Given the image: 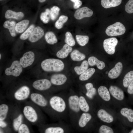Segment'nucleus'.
Listing matches in <instances>:
<instances>
[{
  "mask_svg": "<svg viewBox=\"0 0 133 133\" xmlns=\"http://www.w3.org/2000/svg\"><path fill=\"white\" fill-rule=\"evenodd\" d=\"M126 31L124 25L121 23L117 22L108 26L105 33L108 36H113L120 35L124 34Z\"/></svg>",
  "mask_w": 133,
  "mask_h": 133,
  "instance_id": "7",
  "label": "nucleus"
},
{
  "mask_svg": "<svg viewBox=\"0 0 133 133\" xmlns=\"http://www.w3.org/2000/svg\"><path fill=\"white\" fill-rule=\"evenodd\" d=\"M35 59V55L33 51H30L25 53L19 60L22 67L25 68L31 65Z\"/></svg>",
  "mask_w": 133,
  "mask_h": 133,
  "instance_id": "13",
  "label": "nucleus"
},
{
  "mask_svg": "<svg viewBox=\"0 0 133 133\" xmlns=\"http://www.w3.org/2000/svg\"><path fill=\"white\" fill-rule=\"evenodd\" d=\"M96 89L93 87L90 90L87 91L86 93V96L92 99L93 96L96 94Z\"/></svg>",
  "mask_w": 133,
  "mask_h": 133,
  "instance_id": "45",
  "label": "nucleus"
},
{
  "mask_svg": "<svg viewBox=\"0 0 133 133\" xmlns=\"http://www.w3.org/2000/svg\"><path fill=\"white\" fill-rule=\"evenodd\" d=\"M79 104L81 111L84 112H88L90 109L86 99L83 96H79Z\"/></svg>",
  "mask_w": 133,
  "mask_h": 133,
  "instance_id": "30",
  "label": "nucleus"
},
{
  "mask_svg": "<svg viewBox=\"0 0 133 133\" xmlns=\"http://www.w3.org/2000/svg\"><path fill=\"white\" fill-rule=\"evenodd\" d=\"M50 108L53 113H61L66 110V104L64 99L57 95L47 97Z\"/></svg>",
  "mask_w": 133,
  "mask_h": 133,
  "instance_id": "6",
  "label": "nucleus"
},
{
  "mask_svg": "<svg viewBox=\"0 0 133 133\" xmlns=\"http://www.w3.org/2000/svg\"><path fill=\"white\" fill-rule=\"evenodd\" d=\"M68 19V17L67 16L64 15L61 16L55 23V27L58 29H61L64 24L67 21Z\"/></svg>",
  "mask_w": 133,
  "mask_h": 133,
  "instance_id": "37",
  "label": "nucleus"
},
{
  "mask_svg": "<svg viewBox=\"0 0 133 133\" xmlns=\"http://www.w3.org/2000/svg\"><path fill=\"white\" fill-rule=\"evenodd\" d=\"M125 10L128 13H133V0H129L128 1L125 5Z\"/></svg>",
  "mask_w": 133,
  "mask_h": 133,
  "instance_id": "44",
  "label": "nucleus"
},
{
  "mask_svg": "<svg viewBox=\"0 0 133 133\" xmlns=\"http://www.w3.org/2000/svg\"><path fill=\"white\" fill-rule=\"evenodd\" d=\"M76 38L78 43L82 46H85L88 42L89 38L87 35H77Z\"/></svg>",
  "mask_w": 133,
  "mask_h": 133,
  "instance_id": "38",
  "label": "nucleus"
},
{
  "mask_svg": "<svg viewBox=\"0 0 133 133\" xmlns=\"http://www.w3.org/2000/svg\"><path fill=\"white\" fill-rule=\"evenodd\" d=\"M85 87L87 91L92 88L93 87V86L92 83H88L85 84Z\"/></svg>",
  "mask_w": 133,
  "mask_h": 133,
  "instance_id": "48",
  "label": "nucleus"
},
{
  "mask_svg": "<svg viewBox=\"0 0 133 133\" xmlns=\"http://www.w3.org/2000/svg\"><path fill=\"white\" fill-rule=\"evenodd\" d=\"M32 93L29 86L23 85L14 91L6 94V96L9 100L19 103L24 102L29 98Z\"/></svg>",
  "mask_w": 133,
  "mask_h": 133,
  "instance_id": "2",
  "label": "nucleus"
},
{
  "mask_svg": "<svg viewBox=\"0 0 133 133\" xmlns=\"http://www.w3.org/2000/svg\"><path fill=\"white\" fill-rule=\"evenodd\" d=\"M88 62L90 66L96 65L97 68L100 70L103 69L105 66V64L104 62L99 60L94 56H91L89 58Z\"/></svg>",
  "mask_w": 133,
  "mask_h": 133,
  "instance_id": "24",
  "label": "nucleus"
},
{
  "mask_svg": "<svg viewBox=\"0 0 133 133\" xmlns=\"http://www.w3.org/2000/svg\"><path fill=\"white\" fill-rule=\"evenodd\" d=\"M70 0L74 3V4L73 5V8L75 9H78L82 4V2L80 0Z\"/></svg>",
  "mask_w": 133,
  "mask_h": 133,
  "instance_id": "46",
  "label": "nucleus"
},
{
  "mask_svg": "<svg viewBox=\"0 0 133 133\" xmlns=\"http://www.w3.org/2000/svg\"><path fill=\"white\" fill-rule=\"evenodd\" d=\"M41 3H42L44 2L46 0H38Z\"/></svg>",
  "mask_w": 133,
  "mask_h": 133,
  "instance_id": "49",
  "label": "nucleus"
},
{
  "mask_svg": "<svg viewBox=\"0 0 133 133\" xmlns=\"http://www.w3.org/2000/svg\"><path fill=\"white\" fill-rule=\"evenodd\" d=\"M22 67L20 62L18 60L13 61L9 67L5 70V74L7 76H12L15 77L19 76L23 70Z\"/></svg>",
  "mask_w": 133,
  "mask_h": 133,
  "instance_id": "8",
  "label": "nucleus"
},
{
  "mask_svg": "<svg viewBox=\"0 0 133 133\" xmlns=\"http://www.w3.org/2000/svg\"><path fill=\"white\" fill-rule=\"evenodd\" d=\"M42 69L47 72H59L62 70L64 64L61 60L55 58H49L43 60L41 64Z\"/></svg>",
  "mask_w": 133,
  "mask_h": 133,
  "instance_id": "5",
  "label": "nucleus"
},
{
  "mask_svg": "<svg viewBox=\"0 0 133 133\" xmlns=\"http://www.w3.org/2000/svg\"><path fill=\"white\" fill-rule=\"evenodd\" d=\"M22 110L25 119L30 124L38 127L43 124L44 118L40 109L31 101L25 103Z\"/></svg>",
  "mask_w": 133,
  "mask_h": 133,
  "instance_id": "1",
  "label": "nucleus"
},
{
  "mask_svg": "<svg viewBox=\"0 0 133 133\" xmlns=\"http://www.w3.org/2000/svg\"><path fill=\"white\" fill-rule=\"evenodd\" d=\"M16 24L14 21H10L8 20L5 21L3 23V26L9 30L11 35L13 37L16 36L15 26Z\"/></svg>",
  "mask_w": 133,
  "mask_h": 133,
  "instance_id": "27",
  "label": "nucleus"
},
{
  "mask_svg": "<svg viewBox=\"0 0 133 133\" xmlns=\"http://www.w3.org/2000/svg\"><path fill=\"white\" fill-rule=\"evenodd\" d=\"M130 133H133V129H132L130 132Z\"/></svg>",
  "mask_w": 133,
  "mask_h": 133,
  "instance_id": "50",
  "label": "nucleus"
},
{
  "mask_svg": "<svg viewBox=\"0 0 133 133\" xmlns=\"http://www.w3.org/2000/svg\"><path fill=\"white\" fill-rule=\"evenodd\" d=\"M123 68L122 63L120 62L117 63L115 66L108 72V77L111 79H115L120 75Z\"/></svg>",
  "mask_w": 133,
  "mask_h": 133,
  "instance_id": "19",
  "label": "nucleus"
},
{
  "mask_svg": "<svg viewBox=\"0 0 133 133\" xmlns=\"http://www.w3.org/2000/svg\"><path fill=\"white\" fill-rule=\"evenodd\" d=\"M30 124L25 119L19 126L17 133H30L33 132L32 130L29 125Z\"/></svg>",
  "mask_w": 133,
  "mask_h": 133,
  "instance_id": "29",
  "label": "nucleus"
},
{
  "mask_svg": "<svg viewBox=\"0 0 133 133\" xmlns=\"http://www.w3.org/2000/svg\"><path fill=\"white\" fill-rule=\"evenodd\" d=\"M109 91L111 95L117 100H121L124 99V92L118 87L111 85L109 88Z\"/></svg>",
  "mask_w": 133,
  "mask_h": 133,
  "instance_id": "17",
  "label": "nucleus"
},
{
  "mask_svg": "<svg viewBox=\"0 0 133 133\" xmlns=\"http://www.w3.org/2000/svg\"><path fill=\"white\" fill-rule=\"evenodd\" d=\"M88 64L87 61L84 60L82 62L80 66H76L74 67V71L77 75H80L88 69Z\"/></svg>",
  "mask_w": 133,
  "mask_h": 133,
  "instance_id": "35",
  "label": "nucleus"
},
{
  "mask_svg": "<svg viewBox=\"0 0 133 133\" xmlns=\"http://www.w3.org/2000/svg\"><path fill=\"white\" fill-rule=\"evenodd\" d=\"M44 34L43 29L39 26H37L34 28L29 37V41L32 43L36 42L42 38Z\"/></svg>",
  "mask_w": 133,
  "mask_h": 133,
  "instance_id": "16",
  "label": "nucleus"
},
{
  "mask_svg": "<svg viewBox=\"0 0 133 133\" xmlns=\"http://www.w3.org/2000/svg\"><path fill=\"white\" fill-rule=\"evenodd\" d=\"M29 23V21L27 19H24L16 24L15 30L17 33L23 32L26 29Z\"/></svg>",
  "mask_w": 133,
  "mask_h": 133,
  "instance_id": "28",
  "label": "nucleus"
},
{
  "mask_svg": "<svg viewBox=\"0 0 133 133\" xmlns=\"http://www.w3.org/2000/svg\"><path fill=\"white\" fill-rule=\"evenodd\" d=\"M70 57L73 61H80L84 60L85 58V56L78 50H75L71 53Z\"/></svg>",
  "mask_w": 133,
  "mask_h": 133,
  "instance_id": "33",
  "label": "nucleus"
},
{
  "mask_svg": "<svg viewBox=\"0 0 133 133\" xmlns=\"http://www.w3.org/2000/svg\"><path fill=\"white\" fill-rule=\"evenodd\" d=\"M52 83L50 80L46 79L36 80L34 81L32 86L35 90L40 92H44L50 89Z\"/></svg>",
  "mask_w": 133,
  "mask_h": 133,
  "instance_id": "9",
  "label": "nucleus"
},
{
  "mask_svg": "<svg viewBox=\"0 0 133 133\" xmlns=\"http://www.w3.org/2000/svg\"><path fill=\"white\" fill-rule=\"evenodd\" d=\"M1 58V54H0V59Z\"/></svg>",
  "mask_w": 133,
  "mask_h": 133,
  "instance_id": "51",
  "label": "nucleus"
},
{
  "mask_svg": "<svg viewBox=\"0 0 133 133\" xmlns=\"http://www.w3.org/2000/svg\"><path fill=\"white\" fill-rule=\"evenodd\" d=\"M133 80V71L128 72L125 75L123 80V85L125 87H127Z\"/></svg>",
  "mask_w": 133,
  "mask_h": 133,
  "instance_id": "36",
  "label": "nucleus"
},
{
  "mask_svg": "<svg viewBox=\"0 0 133 133\" xmlns=\"http://www.w3.org/2000/svg\"><path fill=\"white\" fill-rule=\"evenodd\" d=\"M97 115L100 119L105 122L110 123L114 120L113 116L103 109L99 110L98 112Z\"/></svg>",
  "mask_w": 133,
  "mask_h": 133,
  "instance_id": "20",
  "label": "nucleus"
},
{
  "mask_svg": "<svg viewBox=\"0 0 133 133\" xmlns=\"http://www.w3.org/2000/svg\"><path fill=\"white\" fill-rule=\"evenodd\" d=\"M50 18V10L48 8L46 9L44 12H42L40 16V19L45 24L49 22Z\"/></svg>",
  "mask_w": 133,
  "mask_h": 133,
  "instance_id": "40",
  "label": "nucleus"
},
{
  "mask_svg": "<svg viewBox=\"0 0 133 133\" xmlns=\"http://www.w3.org/2000/svg\"><path fill=\"white\" fill-rule=\"evenodd\" d=\"M24 14L22 12H16L11 10H8L6 12L5 17L7 19L13 18L17 20H19L23 18Z\"/></svg>",
  "mask_w": 133,
  "mask_h": 133,
  "instance_id": "23",
  "label": "nucleus"
},
{
  "mask_svg": "<svg viewBox=\"0 0 133 133\" xmlns=\"http://www.w3.org/2000/svg\"><path fill=\"white\" fill-rule=\"evenodd\" d=\"M40 132L44 133H64V129L60 126L54 125H44V124L38 127Z\"/></svg>",
  "mask_w": 133,
  "mask_h": 133,
  "instance_id": "14",
  "label": "nucleus"
},
{
  "mask_svg": "<svg viewBox=\"0 0 133 133\" xmlns=\"http://www.w3.org/2000/svg\"><path fill=\"white\" fill-rule=\"evenodd\" d=\"M79 96L76 94L71 95L68 99L69 108L72 113L78 114L81 111L79 104Z\"/></svg>",
  "mask_w": 133,
  "mask_h": 133,
  "instance_id": "10",
  "label": "nucleus"
},
{
  "mask_svg": "<svg viewBox=\"0 0 133 133\" xmlns=\"http://www.w3.org/2000/svg\"><path fill=\"white\" fill-rule=\"evenodd\" d=\"M60 10V9L57 6H54L50 10V17L52 20H55L57 17Z\"/></svg>",
  "mask_w": 133,
  "mask_h": 133,
  "instance_id": "42",
  "label": "nucleus"
},
{
  "mask_svg": "<svg viewBox=\"0 0 133 133\" xmlns=\"http://www.w3.org/2000/svg\"><path fill=\"white\" fill-rule=\"evenodd\" d=\"M14 105H11L5 102L0 103V120H9Z\"/></svg>",
  "mask_w": 133,
  "mask_h": 133,
  "instance_id": "11",
  "label": "nucleus"
},
{
  "mask_svg": "<svg viewBox=\"0 0 133 133\" xmlns=\"http://www.w3.org/2000/svg\"><path fill=\"white\" fill-rule=\"evenodd\" d=\"M92 118V116L90 114L87 112L83 113L80 116L78 121L79 127L81 128H83L86 125Z\"/></svg>",
  "mask_w": 133,
  "mask_h": 133,
  "instance_id": "21",
  "label": "nucleus"
},
{
  "mask_svg": "<svg viewBox=\"0 0 133 133\" xmlns=\"http://www.w3.org/2000/svg\"><path fill=\"white\" fill-rule=\"evenodd\" d=\"M98 92L100 96L104 100L108 101L110 100L111 97L110 92L105 86H101L98 88Z\"/></svg>",
  "mask_w": 133,
  "mask_h": 133,
  "instance_id": "25",
  "label": "nucleus"
},
{
  "mask_svg": "<svg viewBox=\"0 0 133 133\" xmlns=\"http://www.w3.org/2000/svg\"><path fill=\"white\" fill-rule=\"evenodd\" d=\"M122 0H101L102 6L105 8L115 7L120 5Z\"/></svg>",
  "mask_w": 133,
  "mask_h": 133,
  "instance_id": "26",
  "label": "nucleus"
},
{
  "mask_svg": "<svg viewBox=\"0 0 133 133\" xmlns=\"http://www.w3.org/2000/svg\"><path fill=\"white\" fill-rule=\"evenodd\" d=\"M25 119L22 110L19 106L15 104L9 119L13 132L17 133L19 126Z\"/></svg>",
  "mask_w": 133,
  "mask_h": 133,
  "instance_id": "4",
  "label": "nucleus"
},
{
  "mask_svg": "<svg viewBox=\"0 0 133 133\" xmlns=\"http://www.w3.org/2000/svg\"><path fill=\"white\" fill-rule=\"evenodd\" d=\"M127 92L130 94H133V80L128 86Z\"/></svg>",
  "mask_w": 133,
  "mask_h": 133,
  "instance_id": "47",
  "label": "nucleus"
},
{
  "mask_svg": "<svg viewBox=\"0 0 133 133\" xmlns=\"http://www.w3.org/2000/svg\"><path fill=\"white\" fill-rule=\"evenodd\" d=\"M118 42L117 39L112 37L105 39L103 42V47L105 51L108 54H114L115 51V47Z\"/></svg>",
  "mask_w": 133,
  "mask_h": 133,
  "instance_id": "12",
  "label": "nucleus"
},
{
  "mask_svg": "<svg viewBox=\"0 0 133 133\" xmlns=\"http://www.w3.org/2000/svg\"><path fill=\"white\" fill-rule=\"evenodd\" d=\"M45 38L47 42L50 45H53L55 44L58 41L57 38L55 34L51 31H49L46 33Z\"/></svg>",
  "mask_w": 133,
  "mask_h": 133,
  "instance_id": "32",
  "label": "nucleus"
},
{
  "mask_svg": "<svg viewBox=\"0 0 133 133\" xmlns=\"http://www.w3.org/2000/svg\"><path fill=\"white\" fill-rule=\"evenodd\" d=\"M29 99L32 102L47 113L50 114L53 113L48 98L45 95L38 92H32Z\"/></svg>",
  "mask_w": 133,
  "mask_h": 133,
  "instance_id": "3",
  "label": "nucleus"
},
{
  "mask_svg": "<svg viewBox=\"0 0 133 133\" xmlns=\"http://www.w3.org/2000/svg\"><path fill=\"white\" fill-rule=\"evenodd\" d=\"M65 42L66 44L71 47L74 46L75 44V41L72 34L69 32L66 33Z\"/></svg>",
  "mask_w": 133,
  "mask_h": 133,
  "instance_id": "41",
  "label": "nucleus"
},
{
  "mask_svg": "<svg viewBox=\"0 0 133 133\" xmlns=\"http://www.w3.org/2000/svg\"><path fill=\"white\" fill-rule=\"evenodd\" d=\"M33 24L31 25L29 28L20 36V38L22 40H25L30 37L34 28Z\"/></svg>",
  "mask_w": 133,
  "mask_h": 133,
  "instance_id": "39",
  "label": "nucleus"
},
{
  "mask_svg": "<svg viewBox=\"0 0 133 133\" xmlns=\"http://www.w3.org/2000/svg\"><path fill=\"white\" fill-rule=\"evenodd\" d=\"M67 80V77L65 75L57 74L52 75L50 77V81L53 85H60L64 84Z\"/></svg>",
  "mask_w": 133,
  "mask_h": 133,
  "instance_id": "18",
  "label": "nucleus"
},
{
  "mask_svg": "<svg viewBox=\"0 0 133 133\" xmlns=\"http://www.w3.org/2000/svg\"><path fill=\"white\" fill-rule=\"evenodd\" d=\"M0 0V1H1V0Z\"/></svg>",
  "mask_w": 133,
  "mask_h": 133,
  "instance_id": "52",
  "label": "nucleus"
},
{
  "mask_svg": "<svg viewBox=\"0 0 133 133\" xmlns=\"http://www.w3.org/2000/svg\"><path fill=\"white\" fill-rule=\"evenodd\" d=\"M99 132L100 133H113L114 132L111 128L106 125H103L100 127Z\"/></svg>",
  "mask_w": 133,
  "mask_h": 133,
  "instance_id": "43",
  "label": "nucleus"
},
{
  "mask_svg": "<svg viewBox=\"0 0 133 133\" xmlns=\"http://www.w3.org/2000/svg\"><path fill=\"white\" fill-rule=\"evenodd\" d=\"M93 11L87 7H83L77 9L74 14V17L78 20L81 19L85 17H89L92 16Z\"/></svg>",
  "mask_w": 133,
  "mask_h": 133,
  "instance_id": "15",
  "label": "nucleus"
},
{
  "mask_svg": "<svg viewBox=\"0 0 133 133\" xmlns=\"http://www.w3.org/2000/svg\"><path fill=\"white\" fill-rule=\"evenodd\" d=\"M122 115L126 117L130 122H133V110L127 108H122L120 111Z\"/></svg>",
  "mask_w": 133,
  "mask_h": 133,
  "instance_id": "34",
  "label": "nucleus"
},
{
  "mask_svg": "<svg viewBox=\"0 0 133 133\" xmlns=\"http://www.w3.org/2000/svg\"><path fill=\"white\" fill-rule=\"evenodd\" d=\"M72 49L71 46L67 44H65L62 48L58 51L56 54L57 56L59 58L63 59L66 57L71 52Z\"/></svg>",
  "mask_w": 133,
  "mask_h": 133,
  "instance_id": "22",
  "label": "nucleus"
},
{
  "mask_svg": "<svg viewBox=\"0 0 133 133\" xmlns=\"http://www.w3.org/2000/svg\"><path fill=\"white\" fill-rule=\"evenodd\" d=\"M95 71V70L94 68L88 69L86 71L80 75L79 77V80L82 81L88 80L94 73Z\"/></svg>",
  "mask_w": 133,
  "mask_h": 133,
  "instance_id": "31",
  "label": "nucleus"
},
{
  "mask_svg": "<svg viewBox=\"0 0 133 133\" xmlns=\"http://www.w3.org/2000/svg\"></svg>",
  "mask_w": 133,
  "mask_h": 133,
  "instance_id": "53",
  "label": "nucleus"
}]
</instances>
